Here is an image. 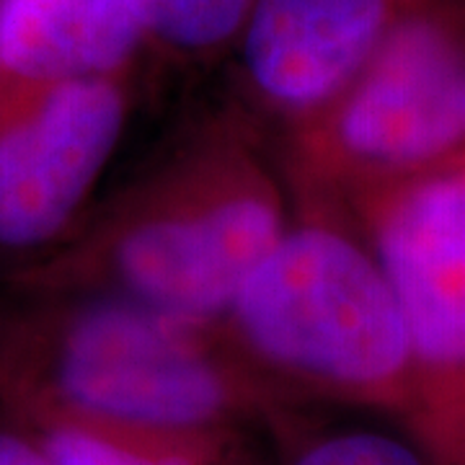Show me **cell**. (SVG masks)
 Masks as SVG:
<instances>
[{"label": "cell", "mask_w": 465, "mask_h": 465, "mask_svg": "<svg viewBox=\"0 0 465 465\" xmlns=\"http://www.w3.org/2000/svg\"><path fill=\"white\" fill-rule=\"evenodd\" d=\"M290 220L274 148L225 99L179 124L60 249L18 272L16 290L215 323Z\"/></svg>", "instance_id": "6da1fadb"}, {"label": "cell", "mask_w": 465, "mask_h": 465, "mask_svg": "<svg viewBox=\"0 0 465 465\" xmlns=\"http://www.w3.org/2000/svg\"><path fill=\"white\" fill-rule=\"evenodd\" d=\"M215 323L84 292L24 295L0 321V411L241 437L287 411Z\"/></svg>", "instance_id": "7a4b0ae2"}, {"label": "cell", "mask_w": 465, "mask_h": 465, "mask_svg": "<svg viewBox=\"0 0 465 465\" xmlns=\"http://www.w3.org/2000/svg\"><path fill=\"white\" fill-rule=\"evenodd\" d=\"M217 331L290 409L411 416V351L399 302L354 217L292 204L282 238L241 284Z\"/></svg>", "instance_id": "3957f363"}, {"label": "cell", "mask_w": 465, "mask_h": 465, "mask_svg": "<svg viewBox=\"0 0 465 465\" xmlns=\"http://www.w3.org/2000/svg\"><path fill=\"white\" fill-rule=\"evenodd\" d=\"M274 155L292 204L344 213L465 163V0H416L344 96Z\"/></svg>", "instance_id": "277c9868"}, {"label": "cell", "mask_w": 465, "mask_h": 465, "mask_svg": "<svg viewBox=\"0 0 465 465\" xmlns=\"http://www.w3.org/2000/svg\"><path fill=\"white\" fill-rule=\"evenodd\" d=\"M391 284L411 351L414 437L465 465V163L360 197L347 210Z\"/></svg>", "instance_id": "5b68a950"}, {"label": "cell", "mask_w": 465, "mask_h": 465, "mask_svg": "<svg viewBox=\"0 0 465 465\" xmlns=\"http://www.w3.org/2000/svg\"><path fill=\"white\" fill-rule=\"evenodd\" d=\"M133 109L134 78L0 99V256H50L81 228Z\"/></svg>", "instance_id": "8992f818"}, {"label": "cell", "mask_w": 465, "mask_h": 465, "mask_svg": "<svg viewBox=\"0 0 465 465\" xmlns=\"http://www.w3.org/2000/svg\"><path fill=\"white\" fill-rule=\"evenodd\" d=\"M416 0H253L228 101L277 143L331 109Z\"/></svg>", "instance_id": "52a82bcc"}, {"label": "cell", "mask_w": 465, "mask_h": 465, "mask_svg": "<svg viewBox=\"0 0 465 465\" xmlns=\"http://www.w3.org/2000/svg\"><path fill=\"white\" fill-rule=\"evenodd\" d=\"M150 52L130 0H0V99L96 78H134Z\"/></svg>", "instance_id": "ba28073f"}, {"label": "cell", "mask_w": 465, "mask_h": 465, "mask_svg": "<svg viewBox=\"0 0 465 465\" xmlns=\"http://www.w3.org/2000/svg\"><path fill=\"white\" fill-rule=\"evenodd\" d=\"M29 427L52 465H220L241 445V437L228 434H182L81 421H39Z\"/></svg>", "instance_id": "9c48e42d"}, {"label": "cell", "mask_w": 465, "mask_h": 465, "mask_svg": "<svg viewBox=\"0 0 465 465\" xmlns=\"http://www.w3.org/2000/svg\"><path fill=\"white\" fill-rule=\"evenodd\" d=\"M277 465H434L409 434L362 424H313L302 409H287L269 427Z\"/></svg>", "instance_id": "30bf717a"}, {"label": "cell", "mask_w": 465, "mask_h": 465, "mask_svg": "<svg viewBox=\"0 0 465 465\" xmlns=\"http://www.w3.org/2000/svg\"><path fill=\"white\" fill-rule=\"evenodd\" d=\"M150 52L176 65L207 67L228 57L253 0H130Z\"/></svg>", "instance_id": "8fae6325"}, {"label": "cell", "mask_w": 465, "mask_h": 465, "mask_svg": "<svg viewBox=\"0 0 465 465\" xmlns=\"http://www.w3.org/2000/svg\"><path fill=\"white\" fill-rule=\"evenodd\" d=\"M0 465H52L29 424L0 411Z\"/></svg>", "instance_id": "7c38bea8"}, {"label": "cell", "mask_w": 465, "mask_h": 465, "mask_svg": "<svg viewBox=\"0 0 465 465\" xmlns=\"http://www.w3.org/2000/svg\"><path fill=\"white\" fill-rule=\"evenodd\" d=\"M220 465H262V463H259L256 458H251L249 452L243 450V445H238V448L232 450L231 455H228V458H225Z\"/></svg>", "instance_id": "4fadbf2b"}]
</instances>
